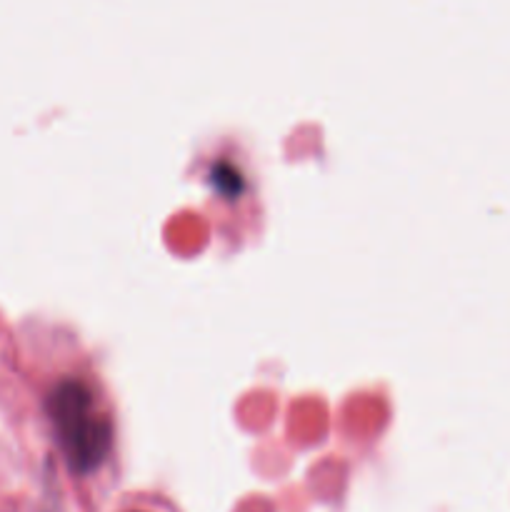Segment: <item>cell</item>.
Returning <instances> with one entry per match:
<instances>
[{
	"label": "cell",
	"instance_id": "7a4b0ae2",
	"mask_svg": "<svg viewBox=\"0 0 510 512\" xmlns=\"http://www.w3.org/2000/svg\"><path fill=\"white\" fill-rule=\"evenodd\" d=\"M210 183H213L215 193L223 195V198H238L243 193V175L228 163H218L210 170Z\"/></svg>",
	"mask_w": 510,
	"mask_h": 512
},
{
	"label": "cell",
	"instance_id": "6da1fadb",
	"mask_svg": "<svg viewBox=\"0 0 510 512\" xmlns=\"http://www.w3.org/2000/svg\"><path fill=\"white\" fill-rule=\"evenodd\" d=\"M48 415L70 470L80 475L98 470L113 445V428L93 390L80 380H63L48 395Z\"/></svg>",
	"mask_w": 510,
	"mask_h": 512
}]
</instances>
